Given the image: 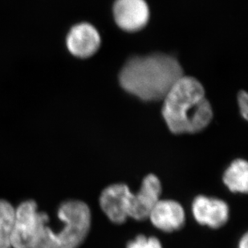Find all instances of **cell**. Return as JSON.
Masks as SVG:
<instances>
[{"label": "cell", "mask_w": 248, "mask_h": 248, "mask_svg": "<svg viewBox=\"0 0 248 248\" xmlns=\"http://www.w3.org/2000/svg\"><path fill=\"white\" fill-rule=\"evenodd\" d=\"M162 184L155 174H149L143 180L140 190L131 193L129 199V218L138 221L145 220L160 200Z\"/></svg>", "instance_id": "obj_5"}, {"label": "cell", "mask_w": 248, "mask_h": 248, "mask_svg": "<svg viewBox=\"0 0 248 248\" xmlns=\"http://www.w3.org/2000/svg\"><path fill=\"white\" fill-rule=\"evenodd\" d=\"M223 182L231 191L244 193L248 190V164L244 159L234 160L225 171Z\"/></svg>", "instance_id": "obj_11"}, {"label": "cell", "mask_w": 248, "mask_h": 248, "mask_svg": "<svg viewBox=\"0 0 248 248\" xmlns=\"http://www.w3.org/2000/svg\"><path fill=\"white\" fill-rule=\"evenodd\" d=\"M49 216L39 211L34 200L22 202L15 207L11 244L12 248H35L43 230L49 222Z\"/></svg>", "instance_id": "obj_4"}, {"label": "cell", "mask_w": 248, "mask_h": 248, "mask_svg": "<svg viewBox=\"0 0 248 248\" xmlns=\"http://www.w3.org/2000/svg\"><path fill=\"white\" fill-rule=\"evenodd\" d=\"M192 211L197 222L211 228L222 227L229 218V207L225 202L202 195L194 199Z\"/></svg>", "instance_id": "obj_9"}, {"label": "cell", "mask_w": 248, "mask_h": 248, "mask_svg": "<svg viewBox=\"0 0 248 248\" xmlns=\"http://www.w3.org/2000/svg\"><path fill=\"white\" fill-rule=\"evenodd\" d=\"M15 207L11 202L0 199V248H12L11 235Z\"/></svg>", "instance_id": "obj_12"}, {"label": "cell", "mask_w": 248, "mask_h": 248, "mask_svg": "<svg viewBox=\"0 0 248 248\" xmlns=\"http://www.w3.org/2000/svg\"><path fill=\"white\" fill-rule=\"evenodd\" d=\"M239 248H248V234H245L244 236L242 237L241 240L239 242Z\"/></svg>", "instance_id": "obj_15"}, {"label": "cell", "mask_w": 248, "mask_h": 248, "mask_svg": "<svg viewBox=\"0 0 248 248\" xmlns=\"http://www.w3.org/2000/svg\"><path fill=\"white\" fill-rule=\"evenodd\" d=\"M131 191L124 184H113L106 187L100 197V206L108 219L122 224L129 218Z\"/></svg>", "instance_id": "obj_8"}, {"label": "cell", "mask_w": 248, "mask_h": 248, "mask_svg": "<svg viewBox=\"0 0 248 248\" xmlns=\"http://www.w3.org/2000/svg\"><path fill=\"white\" fill-rule=\"evenodd\" d=\"M163 101L162 116L173 134L199 133L206 129L213 118V110L206 98L203 86L191 77H182Z\"/></svg>", "instance_id": "obj_2"}, {"label": "cell", "mask_w": 248, "mask_h": 248, "mask_svg": "<svg viewBox=\"0 0 248 248\" xmlns=\"http://www.w3.org/2000/svg\"><path fill=\"white\" fill-rule=\"evenodd\" d=\"M61 222L55 232L47 223L43 230L35 248H78L84 243L91 227V211L89 206L80 200L63 202L57 210Z\"/></svg>", "instance_id": "obj_3"}, {"label": "cell", "mask_w": 248, "mask_h": 248, "mask_svg": "<svg viewBox=\"0 0 248 248\" xmlns=\"http://www.w3.org/2000/svg\"><path fill=\"white\" fill-rule=\"evenodd\" d=\"M238 102H239V108L243 117L248 119V96L246 92L242 91L239 93L238 96Z\"/></svg>", "instance_id": "obj_14"}, {"label": "cell", "mask_w": 248, "mask_h": 248, "mask_svg": "<svg viewBox=\"0 0 248 248\" xmlns=\"http://www.w3.org/2000/svg\"><path fill=\"white\" fill-rule=\"evenodd\" d=\"M101 35L95 27L88 23L76 24L66 38V45L71 54L78 58H89L101 47Z\"/></svg>", "instance_id": "obj_7"}, {"label": "cell", "mask_w": 248, "mask_h": 248, "mask_svg": "<svg viewBox=\"0 0 248 248\" xmlns=\"http://www.w3.org/2000/svg\"><path fill=\"white\" fill-rule=\"evenodd\" d=\"M148 218L157 229L172 232L183 227L185 223V211L178 202L160 199L154 206Z\"/></svg>", "instance_id": "obj_10"}, {"label": "cell", "mask_w": 248, "mask_h": 248, "mask_svg": "<svg viewBox=\"0 0 248 248\" xmlns=\"http://www.w3.org/2000/svg\"><path fill=\"white\" fill-rule=\"evenodd\" d=\"M113 16L117 26L129 32L145 28L150 19V9L145 0H116Z\"/></svg>", "instance_id": "obj_6"}, {"label": "cell", "mask_w": 248, "mask_h": 248, "mask_svg": "<svg viewBox=\"0 0 248 248\" xmlns=\"http://www.w3.org/2000/svg\"><path fill=\"white\" fill-rule=\"evenodd\" d=\"M127 248H162V244L155 237L138 235L136 239L129 242Z\"/></svg>", "instance_id": "obj_13"}, {"label": "cell", "mask_w": 248, "mask_h": 248, "mask_svg": "<svg viewBox=\"0 0 248 248\" xmlns=\"http://www.w3.org/2000/svg\"><path fill=\"white\" fill-rule=\"evenodd\" d=\"M182 77L183 70L177 59L164 53L134 56L124 63L120 84L129 93L145 101L163 100Z\"/></svg>", "instance_id": "obj_1"}]
</instances>
